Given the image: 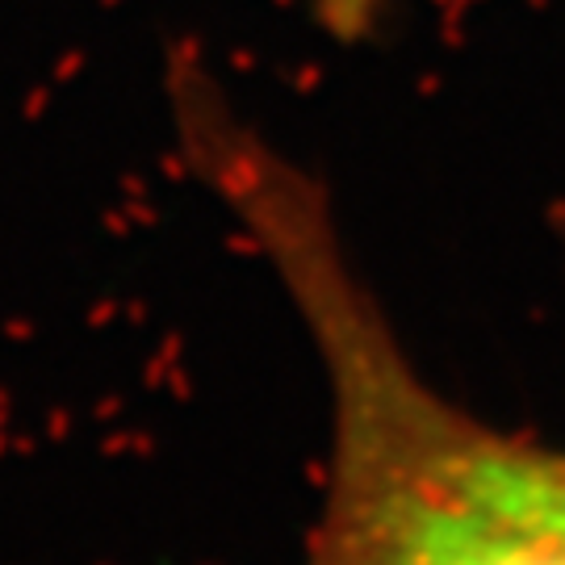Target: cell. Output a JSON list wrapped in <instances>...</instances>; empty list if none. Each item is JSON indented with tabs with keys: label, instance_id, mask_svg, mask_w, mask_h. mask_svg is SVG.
I'll list each match as a JSON object with an SVG mask.
<instances>
[{
	"label": "cell",
	"instance_id": "cell-2",
	"mask_svg": "<svg viewBox=\"0 0 565 565\" xmlns=\"http://www.w3.org/2000/svg\"><path fill=\"white\" fill-rule=\"evenodd\" d=\"M394 0H310L315 21L335 42H364L382 30Z\"/></svg>",
	"mask_w": 565,
	"mask_h": 565
},
{
	"label": "cell",
	"instance_id": "cell-1",
	"mask_svg": "<svg viewBox=\"0 0 565 565\" xmlns=\"http://www.w3.org/2000/svg\"><path fill=\"white\" fill-rule=\"evenodd\" d=\"M184 163L281 277L319 352L331 461L302 565H565V445L473 415L406 352L327 189L198 60L172 63Z\"/></svg>",
	"mask_w": 565,
	"mask_h": 565
}]
</instances>
